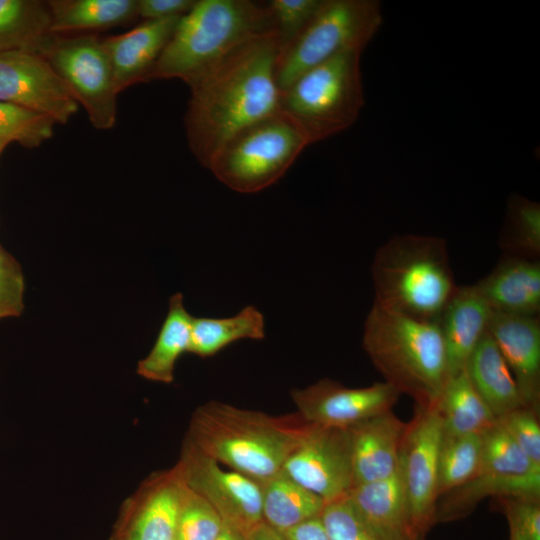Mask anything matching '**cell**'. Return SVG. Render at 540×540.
<instances>
[{
  "instance_id": "obj_1",
  "label": "cell",
  "mask_w": 540,
  "mask_h": 540,
  "mask_svg": "<svg viewBox=\"0 0 540 540\" xmlns=\"http://www.w3.org/2000/svg\"><path fill=\"white\" fill-rule=\"evenodd\" d=\"M279 54L276 31L259 34L188 85L184 124L189 149L202 166L233 135L279 111Z\"/></svg>"
},
{
  "instance_id": "obj_2",
  "label": "cell",
  "mask_w": 540,
  "mask_h": 540,
  "mask_svg": "<svg viewBox=\"0 0 540 540\" xmlns=\"http://www.w3.org/2000/svg\"><path fill=\"white\" fill-rule=\"evenodd\" d=\"M313 427L298 413L269 415L209 401L193 413L186 439L221 465L261 483L282 470Z\"/></svg>"
},
{
  "instance_id": "obj_3",
  "label": "cell",
  "mask_w": 540,
  "mask_h": 540,
  "mask_svg": "<svg viewBox=\"0 0 540 540\" xmlns=\"http://www.w3.org/2000/svg\"><path fill=\"white\" fill-rule=\"evenodd\" d=\"M362 347L384 382L415 405L438 403L447 381L445 348L436 321L413 318L373 303Z\"/></svg>"
},
{
  "instance_id": "obj_4",
  "label": "cell",
  "mask_w": 540,
  "mask_h": 540,
  "mask_svg": "<svg viewBox=\"0 0 540 540\" xmlns=\"http://www.w3.org/2000/svg\"><path fill=\"white\" fill-rule=\"evenodd\" d=\"M274 29L266 5L249 0H198L183 15L148 81L187 85L249 39Z\"/></svg>"
},
{
  "instance_id": "obj_5",
  "label": "cell",
  "mask_w": 540,
  "mask_h": 540,
  "mask_svg": "<svg viewBox=\"0 0 540 540\" xmlns=\"http://www.w3.org/2000/svg\"><path fill=\"white\" fill-rule=\"evenodd\" d=\"M375 300L383 308L438 322L457 285L444 239L401 234L377 250L372 263Z\"/></svg>"
},
{
  "instance_id": "obj_6",
  "label": "cell",
  "mask_w": 540,
  "mask_h": 540,
  "mask_svg": "<svg viewBox=\"0 0 540 540\" xmlns=\"http://www.w3.org/2000/svg\"><path fill=\"white\" fill-rule=\"evenodd\" d=\"M360 50L342 52L299 75L280 91L279 112L309 145L351 127L364 105Z\"/></svg>"
},
{
  "instance_id": "obj_7",
  "label": "cell",
  "mask_w": 540,
  "mask_h": 540,
  "mask_svg": "<svg viewBox=\"0 0 540 540\" xmlns=\"http://www.w3.org/2000/svg\"><path fill=\"white\" fill-rule=\"evenodd\" d=\"M308 145L278 111L233 135L207 168L229 189L252 194L276 183Z\"/></svg>"
},
{
  "instance_id": "obj_8",
  "label": "cell",
  "mask_w": 540,
  "mask_h": 540,
  "mask_svg": "<svg viewBox=\"0 0 540 540\" xmlns=\"http://www.w3.org/2000/svg\"><path fill=\"white\" fill-rule=\"evenodd\" d=\"M382 22L377 0H322L305 28L279 54L276 68L279 90L342 52L363 51Z\"/></svg>"
},
{
  "instance_id": "obj_9",
  "label": "cell",
  "mask_w": 540,
  "mask_h": 540,
  "mask_svg": "<svg viewBox=\"0 0 540 540\" xmlns=\"http://www.w3.org/2000/svg\"><path fill=\"white\" fill-rule=\"evenodd\" d=\"M483 437L477 471L467 482L437 499L434 525L465 518L487 497L540 499V466L521 451L498 423Z\"/></svg>"
},
{
  "instance_id": "obj_10",
  "label": "cell",
  "mask_w": 540,
  "mask_h": 540,
  "mask_svg": "<svg viewBox=\"0 0 540 540\" xmlns=\"http://www.w3.org/2000/svg\"><path fill=\"white\" fill-rule=\"evenodd\" d=\"M35 52L47 59L94 128L108 130L116 124L119 93L102 39L50 35Z\"/></svg>"
},
{
  "instance_id": "obj_11",
  "label": "cell",
  "mask_w": 540,
  "mask_h": 540,
  "mask_svg": "<svg viewBox=\"0 0 540 540\" xmlns=\"http://www.w3.org/2000/svg\"><path fill=\"white\" fill-rule=\"evenodd\" d=\"M437 404L415 405L414 415L406 424L399 453L398 472L410 520L415 532L423 538L434 526L438 499L443 425Z\"/></svg>"
},
{
  "instance_id": "obj_12",
  "label": "cell",
  "mask_w": 540,
  "mask_h": 540,
  "mask_svg": "<svg viewBox=\"0 0 540 540\" xmlns=\"http://www.w3.org/2000/svg\"><path fill=\"white\" fill-rule=\"evenodd\" d=\"M175 467L185 485L214 508L225 526L245 536L263 521L258 482L223 468L187 439Z\"/></svg>"
},
{
  "instance_id": "obj_13",
  "label": "cell",
  "mask_w": 540,
  "mask_h": 540,
  "mask_svg": "<svg viewBox=\"0 0 540 540\" xmlns=\"http://www.w3.org/2000/svg\"><path fill=\"white\" fill-rule=\"evenodd\" d=\"M0 101L62 125L68 123L79 108L47 59L38 52L24 49L0 52Z\"/></svg>"
},
{
  "instance_id": "obj_14",
  "label": "cell",
  "mask_w": 540,
  "mask_h": 540,
  "mask_svg": "<svg viewBox=\"0 0 540 540\" xmlns=\"http://www.w3.org/2000/svg\"><path fill=\"white\" fill-rule=\"evenodd\" d=\"M400 393L386 382L351 388L325 378L305 388L293 389L297 413L321 428H351L380 413L392 410Z\"/></svg>"
},
{
  "instance_id": "obj_15",
  "label": "cell",
  "mask_w": 540,
  "mask_h": 540,
  "mask_svg": "<svg viewBox=\"0 0 540 540\" xmlns=\"http://www.w3.org/2000/svg\"><path fill=\"white\" fill-rule=\"evenodd\" d=\"M282 471L326 504L346 496L353 487L349 430L314 426Z\"/></svg>"
},
{
  "instance_id": "obj_16",
  "label": "cell",
  "mask_w": 540,
  "mask_h": 540,
  "mask_svg": "<svg viewBox=\"0 0 540 540\" xmlns=\"http://www.w3.org/2000/svg\"><path fill=\"white\" fill-rule=\"evenodd\" d=\"M183 490L175 466L153 474L125 501L110 540H177Z\"/></svg>"
},
{
  "instance_id": "obj_17",
  "label": "cell",
  "mask_w": 540,
  "mask_h": 540,
  "mask_svg": "<svg viewBox=\"0 0 540 540\" xmlns=\"http://www.w3.org/2000/svg\"><path fill=\"white\" fill-rule=\"evenodd\" d=\"M488 333L509 367L525 405L539 411V317L493 311Z\"/></svg>"
},
{
  "instance_id": "obj_18",
  "label": "cell",
  "mask_w": 540,
  "mask_h": 540,
  "mask_svg": "<svg viewBox=\"0 0 540 540\" xmlns=\"http://www.w3.org/2000/svg\"><path fill=\"white\" fill-rule=\"evenodd\" d=\"M406 424L389 410L348 428L353 486L383 480L397 472Z\"/></svg>"
},
{
  "instance_id": "obj_19",
  "label": "cell",
  "mask_w": 540,
  "mask_h": 540,
  "mask_svg": "<svg viewBox=\"0 0 540 540\" xmlns=\"http://www.w3.org/2000/svg\"><path fill=\"white\" fill-rule=\"evenodd\" d=\"M181 17L144 20L125 33L102 39L118 93L134 84L148 82Z\"/></svg>"
},
{
  "instance_id": "obj_20",
  "label": "cell",
  "mask_w": 540,
  "mask_h": 540,
  "mask_svg": "<svg viewBox=\"0 0 540 540\" xmlns=\"http://www.w3.org/2000/svg\"><path fill=\"white\" fill-rule=\"evenodd\" d=\"M493 310L475 285L457 287L438 325L447 364V379L462 371L488 330Z\"/></svg>"
},
{
  "instance_id": "obj_21",
  "label": "cell",
  "mask_w": 540,
  "mask_h": 540,
  "mask_svg": "<svg viewBox=\"0 0 540 540\" xmlns=\"http://www.w3.org/2000/svg\"><path fill=\"white\" fill-rule=\"evenodd\" d=\"M474 285L494 312L538 316L540 263L535 259L508 257Z\"/></svg>"
},
{
  "instance_id": "obj_22",
  "label": "cell",
  "mask_w": 540,
  "mask_h": 540,
  "mask_svg": "<svg viewBox=\"0 0 540 540\" xmlns=\"http://www.w3.org/2000/svg\"><path fill=\"white\" fill-rule=\"evenodd\" d=\"M359 515L387 540H424L411 523L400 474L353 486L347 494Z\"/></svg>"
},
{
  "instance_id": "obj_23",
  "label": "cell",
  "mask_w": 540,
  "mask_h": 540,
  "mask_svg": "<svg viewBox=\"0 0 540 540\" xmlns=\"http://www.w3.org/2000/svg\"><path fill=\"white\" fill-rule=\"evenodd\" d=\"M465 369L475 390L496 419L527 407L488 330L471 354Z\"/></svg>"
},
{
  "instance_id": "obj_24",
  "label": "cell",
  "mask_w": 540,
  "mask_h": 540,
  "mask_svg": "<svg viewBox=\"0 0 540 540\" xmlns=\"http://www.w3.org/2000/svg\"><path fill=\"white\" fill-rule=\"evenodd\" d=\"M51 35L110 29L130 23L138 17V0H52Z\"/></svg>"
},
{
  "instance_id": "obj_25",
  "label": "cell",
  "mask_w": 540,
  "mask_h": 540,
  "mask_svg": "<svg viewBox=\"0 0 540 540\" xmlns=\"http://www.w3.org/2000/svg\"><path fill=\"white\" fill-rule=\"evenodd\" d=\"M192 319L193 316L184 306L183 295H172L168 313L152 349L138 362V375L153 382H173L177 360L183 353L189 352Z\"/></svg>"
},
{
  "instance_id": "obj_26",
  "label": "cell",
  "mask_w": 540,
  "mask_h": 540,
  "mask_svg": "<svg viewBox=\"0 0 540 540\" xmlns=\"http://www.w3.org/2000/svg\"><path fill=\"white\" fill-rule=\"evenodd\" d=\"M437 405L445 438L483 434L497 423L465 368L447 379Z\"/></svg>"
},
{
  "instance_id": "obj_27",
  "label": "cell",
  "mask_w": 540,
  "mask_h": 540,
  "mask_svg": "<svg viewBox=\"0 0 540 540\" xmlns=\"http://www.w3.org/2000/svg\"><path fill=\"white\" fill-rule=\"evenodd\" d=\"M259 484L263 521L280 533L320 516L326 505L282 470Z\"/></svg>"
},
{
  "instance_id": "obj_28",
  "label": "cell",
  "mask_w": 540,
  "mask_h": 540,
  "mask_svg": "<svg viewBox=\"0 0 540 540\" xmlns=\"http://www.w3.org/2000/svg\"><path fill=\"white\" fill-rule=\"evenodd\" d=\"M264 337V316L250 305L232 317H193L189 352L207 358L238 340Z\"/></svg>"
},
{
  "instance_id": "obj_29",
  "label": "cell",
  "mask_w": 540,
  "mask_h": 540,
  "mask_svg": "<svg viewBox=\"0 0 540 540\" xmlns=\"http://www.w3.org/2000/svg\"><path fill=\"white\" fill-rule=\"evenodd\" d=\"M46 1L0 0V52L38 51L51 35Z\"/></svg>"
},
{
  "instance_id": "obj_30",
  "label": "cell",
  "mask_w": 540,
  "mask_h": 540,
  "mask_svg": "<svg viewBox=\"0 0 540 540\" xmlns=\"http://www.w3.org/2000/svg\"><path fill=\"white\" fill-rule=\"evenodd\" d=\"M483 434L443 437L438 471V498L467 482L477 471L483 452Z\"/></svg>"
},
{
  "instance_id": "obj_31",
  "label": "cell",
  "mask_w": 540,
  "mask_h": 540,
  "mask_svg": "<svg viewBox=\"0 0 540 540\" xmlns=\"http://www.w3.org/2000/svg\"><path fill=\"white\" fill-rule=\"evenodd\" d=\"M504 244L524 254V258H536L540 254V205L522 196H513L508 204Z\"/></svg>"
},
{
  "instance_id": "obj_32",
  "label": "cell",
  "mask_w": 540,
  "mask_h": 540,
  "mask_svg": "<svg viewBox=\"0 0 540 540\" xmlns=\"http://www.w3.org/2000/svg\"><path fill=\"white\" fill-rule=\"evenodd\" d=\"M54 125L48 117L0 101V141L37 147L53 136Z\"/></svg>"
},
{
  "instance_id": "obj_33",
  "label": "cell",
  "mask_w": 540,
  "mask_h": 540,
  "mask_svg": "<svg viewBox=\"0 0 540 540\" xmlns=\"http://www.w3.org/2000/svg\"><path fill=\"white\" fill-rule=\"evenodd\" d=\"M224 526L214 508L184 483L177 540H215Z\"/></svg>"
},
{
  "instance_id": "obj_34",
  "label": "cell",
  "mask_w": 540,
  "mask_h": 540,
  "mask_svg": "<svg viewBox=\"0 0 540 540\" xmlns=\"http://www.w3.org/2000/svg\"><path fill=\"white\" fill-rule=\"evenodd\" d=\"M321 518L331 540H387L359 515L347 495L327 503Z\"/></svg>"
},
{
  "instance_id": "obj_35",
  "label": "cell",
  "mask_w": 540,
  "mask_h": 540,
  "mask_svg": "<svg viewBox=\"0 0 540 540\" xmlns=\"http://www.w3.org/2000/svg\"><path fill=\"white\" fill-rule=\"evenodd\" d=\"M322 0H271L266 4L276 31L280 53L301 33Z\"/></svg>"
},
{
  "instance_id": "obj_36",
  "label": "cell",
  "mask_w": 540,
  "mask_h": 540,
  "mask_svg": "<svg viewBox=\"0 0 540 540\" xmlns=\"http://www.w3.org/2000/svg\"><path fill=\"white\" fill-rule=\"evenodd\" d=\"M508 523V540H540V499L494 498Z\"/></svg>"
},
{
  "instance_id": "obj_37",
  "label": "cell",
  "mask_w": 540,
  "mask_h": 540,
  "mask_svg": "<svg viewBox=\"0 0 540 540\" xmlns=\"http://www.w3.org/2000/svg\"><path fill=\"white\" fill-rule=\"evenodd\" d=\"M521 451L540 466V422L539 411L522 407L497 419Z\"/></svg>"
},
{
  "instance_id": "obj_38",
  "label": "cell",
  "mask_w": 540,
  "mask_h": 540,
  "mask_svg": "<svg viewBox=\"0 0 540 540\" xmlns=\"http://www.w3.org/2000/svg\"><path fill=\"white\" fill-rule=\"evenodd\" d=\"M24 289L20 266L0 247V320L22 313Z\"/></svg>"
},
{
  "instance_id": "obj_39",
  "label": "cell",
  "mask_w": 540,
  "mask_h": 540,
  "mask_svg": "<svg viewBox=\"0 0 540 540\" xmlns=\"http://www.w3.org/2000/svg\"><path fill=\"white\" fill-rule=\"evenodd\" d=\"M195 0H138V17L144 20L181 17L195 4Z\"/></svg>"
},
{
  "instance_id": "obj_40",
  "label": "cell",
  "mask_w": 540,
  "mask_h": 540,
  "mask_svg": "<svg viewBox=\"0 0 540 540\" xmlns=\"http://www.w3.org/2000/svg\"><path fill=\"white\" fill-rule=\"evenodd\" d=\"M281 534L285 540H331L321 515L306 520Z\"/></svg>"
},
{
  "instance_id": "obj_41",
  "label": "cell",
  "mask_w": 540,
  "mask_h": 540,
  "mask_svg": "<svg viewBox=\"0 0 540 540\" xmlns=\"http://www.w3.org/2000/svg\"><path fill=\"white\" fill-rule=\"evenodd\" d=\"M244 540H285L283 535L262 521L245 536Z\"/></svg>"
},
{
  "instance_id": "obj_42",
  "label": "cell",
  "mask_w": 540,
  "mask_h": 540,
  "mask_svg": "<svg viewBox=\"0 0 540 540\" xmlns=\"http://www.w3.org/2000/svg\"><path fill=\"white\" fill-rule=\"evenodd\" d=\"M215 540H244V536L239 534L237 531L227 526H224V528Z\"/></svg>"
},
{
  "instance_id": "obj_43",
  "label": "cell",
  "mask_w": 540,
  "mask_h": 540,
  "mask_svg": "<svg viewBox=\"0 0 540 540\" xmlns=\"http://www.w3.org/2000/svg\"><path fill=\"white\" fill-rule=\"evenodd\" d=\"M8 144H9V143H7V142L0 141V155H1V153L3 152V150L5 149V147H6Z\"/></svg>"
}]
</instances>
